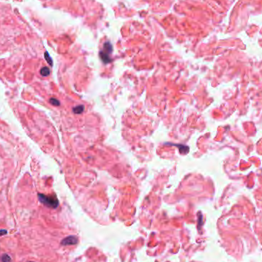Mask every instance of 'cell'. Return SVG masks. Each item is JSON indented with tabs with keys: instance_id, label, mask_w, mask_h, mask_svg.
I'll list each match as a JSON object with an SVG mask.
<instances>
[{
	"instance_id": "obj_11",
	"label": "cell",
	"mask_w": 262,
	"mask_h": 262,
	"mask_svg": "<svg viewBox=\"0 0 262 262\" xmlns=\"http://www.w3.org/2000/svg\"><path fill=\"white\" fill-rule=\"evenodd\" d=\"M6 234H7V231H6V230H5V229H2V230H0V235H6Z\"/></svg>"
},
{
	"instance_id": "obj_7",
	"label": "cell",
	"mask_w": 262,
	"mask_h": 262,
	"mask_svg": "<svg viewBox=\"0 0 262 262\" xmlns=\"http://www.w3.org/2000/svg\"><path fill=\"white\" fill-rule=\"evenodd\" d=\"M112 45H111V44L110 43H109V42H106L104 45V51H105V52H107V53H109V54H110L111 52H112Z\"/></svg>"
},
{
	"instance_id": "obj_8",
	"label": "cell",
	"mask_w": 262,
	"mask_h": 262,
	"mask_svg": "<svg viewBox=\"0 0 262 262\" xmlns=\"http://www.w3.org/2000/svg\"><path fill=\"white\" fill-rule=\"evenodd\" d=\"M45 60L47 61V62L51 66H52V65H53V61H52V58L50 57V55H49V54H48V52H45Z\"/></svg>"
},
{
	"instance_id": "obj_4",
	"label": "cell",
	"mask_w": 262,
	"mask_h": 262,
	"mask_svg": "<svg viewBox=\"0 0 262 262\" xmlns=\"http://www.w3.org/2000/svg\"><path fill=\"white\" fill-rule=\"evenodd\" d=\"M175 146L179 147L180 153L186 154L189 152V147L186 146H184V145H181V144H177V145H175Z\"/></svg>"
},
{
	"instance_id": "obj_2",
	"label": "cell",
	"mask_w": 262,
	"mask_h": 262,
	"mask_svg": "<svg viewBox=\"0 0 262 262\" xmlns=\"http://www.w3.org/2000/svg\"><path fill=\"white\" fill-rule=\"evenodd\" d=\"M78 238L74 235H71V236H68V237L64 238L61 242V244L64 245V246H66V245H74V244H78Z\"/></svg>"
},
{
	"instance_id": "obj_12",
	"label": "cell",
	"mask_w": 262,
	"mask_h": 262,
	"mask_svg": "<svg viewBox=\"0 0 262 262\" xmlns=\"http://www.w3.org/2000/svg\"><path fill=\"white\" fill-rule=\"evenodd\" d=\"M27 262H34V261H27Z\"/></svg>"
},
{
	"instance_id": "obj_10",
	"label": "cell",
	"mask_w": 262,
	"mask_h": 262,
	"mask_svg": "<svg viewBox=\"0 0 262 262\" xmlns=\"http://www.w3.org/2000/svg\"><path fill=\"white\" fill-rule=\"evenodd\" d=\"M49 101H50V103H51L52 105H54V106H59V105H60V102H59L57 99H55V98H51Z\"/></svg>"
},
{
	"instance_id": "obj_3",
	"label": "cell",
	"mask_w": 262,
	"mask_h": 262,
	"mask_svg": "<svg viewBox=\"0 0 262 262\" xmlns=\"http://www.w3.org/2000/svg\"><path fill=\"white\" fill-rule=\"evenodd\" d=\"M100 57L101 58V60L104 62L105 64H107L109 62L111 61V59L109 57V53H107L105 51H101L100 52Z\"/></svg>"
},
{
	"instance_id": "obj_5",
	"label": "cell",
	"mask_w": 262,
	"mask_h": 262,
	"mask_svg": "<svg viewBox=\"0 0 262 262\" xmlns=\"http://www.w3.org/2000/svg\"><path fill=\"white\" fill-rule=\"evenodd\" d=\"M84 110V105H79V106H77V107L73 108L74 113L77 114H81V113H83Z\"/></svg>"
},
{
	"instance_id": "obj_9",
	"label": "cell",
	"mask_w": 262,
	"mask_h": 262,
	"mask_svg": "<svg viewBox=\"0 0 262 262\" xmlns=\"http://www.w3.org/2000/svg\"><path fill=\"white\" fill-rule=\"evenodd\" d=\"M1 260H2V262H10L11 261V258H10V256H9V254H3L2 256Z\"/></svg>"
},
{
	"instance_id": "obj_1",
	"label": "cell",
	"mask_w": 262,
	"mask_h": 262,
	"mask_svg": "<svg viewBox=\"0 0 262 262\" xmlns=\"http://www.w3.org/2000/svg\"><path fill=\"white\" fill-rule=\"evenodd\" d=\"M38 199L39 201L46 206L47 207L52 208H56L58 206V200L55 196H48L44 194H38Z\"/></svg>"
},
{
	"instance_id": "obj_6",
	"label": "cell",
	"mask_w": 262,
	"mask_h": 262,
	"mask_svg": "<svg viewBox=\"0 0 262 262\" xmlns=\"http://www.w3.org/2000/svg\"><path fill=\"white\" fill-rule=\"evenodd\" d=\"M40 74L43 76V77H47L50 74V70L48 67H43L41 71H40Z\"/></svg>"
}]
</instances>
